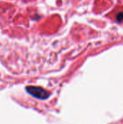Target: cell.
<instances>
[{
    "mask_svg": "<svg viewBox=\"0 0 123 124\" xmlns=\"http://www.w3.org/2000/svg\"><path fill=\"white\" fill-rule=\"evenodd\" d=\"M26 92L35 98L39 100H46L50 96V93L44 89L38 86H29L26 87Z\"/></svg>",
    "mask_w": 123,
    "mask_h": 124,
    "instance_id": "6da1fadb",
    "label": "cell"
},
{
    "mask_svg": "<svg viewBox=\"0 0 123 124\" xmlns=\"http://www.w3.org/2000/svg\"><path fill=\"white\" fill-rule=\"evenodd\" d=\"M111 17L118 23H123V7L116 8L111 13Z\"/></svg>",
    "mask_w": 123,
    "mask_h": 124,
    "instance_id": "7a4b0ae2",
    "label": "cell"
}]
</instances>
